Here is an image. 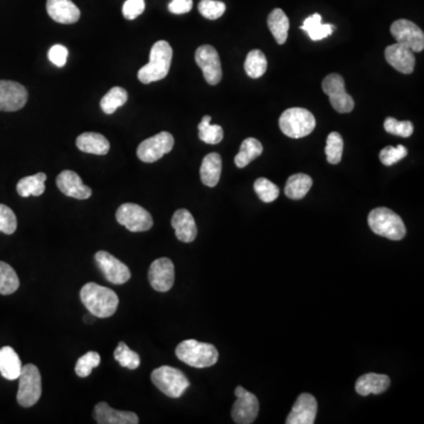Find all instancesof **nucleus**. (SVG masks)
<instances>
[{"label":"nucleus","mask_w":424,"mask_h":424,"mask_svg":"<svg viewBox=\"0 0 424 424\" xmlns=\"http://www.w3.org/2000/svg\"><path fill=\"white\" fill-rule=\"evenodd\" d=\"M68 55H69V50L64 45H53L48 51L50 62L57 68L65 66L66 62H68Z\"/></svg>","instance_id":"nucleus-45"},{"label":"nucleus","mask_w":424,"mask_h":424,"mask_svg":"<svg viewBox=\"0 0 424 424\" xmlns=\"http://www.w3.org/2000/svg\"><path fill=\"white\" fill-rule=\"evenodd\" d=\"M316 120L309 110L303 107H291L282 113L280 129L285 136L290 138L307 137L315 130Z\"/></svg>","instance_id":"nucleus-5"},{"label":"nucleus","mask_w":424,"mask_h":424,"mask_svg":"<svg viewBox=\"0 0 424 424\" xmlns=\"http://www.w3.org/2000/svg\"><path fill=\"white\" fill-rule=\"evenodd\" d=\"M317 415V401L310 393H301L287 418V424H314Z\"/></svg>","instance_id":"nucleus-17"},{"label":"nucleus","mask_w":424,"mask_h":424,"mask_svg":"<svg viewBox=\"0 0 424 424\" xmlns=\"http://www.w3.org/2000/svg\"><path fill=\"white\" fill-rule=\"evenodd\" d=\"M115 359L120 363V366L127 369H137L141 366V357L137 353H134L124 342H120L117 349L115 350Z\"/></svg>","instance_id":"nucleus-36"},{"label":"nucleus","mask_w":424,"mask_h":424,"mask_svg":"<svg viewBox=\"0 0 424 424\" xmlns=\"http://www.w3.org/2000/svg\"><path fill=\"white\" fill-rule=\"evenodd\" d=\"M235 393L237 401L233 404L231 411L233 421L237 424L253 423L260 413V402L257 397L243 387H237Z\"/></svg>","instance_id":"nucleus-12"},{"label":"nucleus","mask_w":424,"mask_h":424,"mask_svg":"<svg viewBox=\"0 0 424 424\" xmlns=\"http://www.w3.org/2000/svg\"><path fill=\"white\" fill-rule=\"evenodd\" d=\"M384 130L387 131L388 134L408 138L414 132V125L409 120L400 122L393 117H388L387 120H384Z\"/></svg>","instance_id":"nucleus-40"},{"label":"nucleus","mask_w":424,"mask_h":424,"mask_svg":"<svg viewBox=\"0 0 424 424\" xmlns=\"http://www.w3.org/2000/svg\"><path fill=\"white\" fill-rule=\"evenodd\" d=\"M226 4L217 0H202L198 5L199 14L209 21H216L226 12Z\"/></svg>","instance_id":"nucleus-41"},{"label":"nucleus","mask_w":424,"mask_h":424,"mask_svg":"<svg viewBox=\"0 0 424 424\" xmlns=\"http://www.w3.org/2000/svg\"><path fill=\"white\" fill-rule=\"evenodd\" d=\"M176 356L185 364L198 369L215 366L218 361V351L215 346L196 339H186L179 343L176 348Z\"/></svg>","instance_id":"nucleus-3"},{"label":"nucleus","mask_w":424,"mask_h":424,"mask_svg":"<svg viewBox=\"0 0 424 424\" xmlns=\"http://www.w3.org/2000/svg\"><path fill=\"white\" fill-rule=\"evenodd\" d=\"M253 189L256 191L257 196L260 197V201L264 203H272L278 198L280 196V189L277 185L274 184L272 181L267 178H258L253 184Z\"/></svg>","instance_id":"nucleus-38"},{"label":"nucleus","mask_w":424,"mask_h":424,"mask_svg":"<svg viewBox=\"0 0 424 424\" xmlns=\"http://www.w3.org/2000/svg\"><path fill=\"white\" fill-rule=\"evenodd\" d=\"M28 90L17 82L0 80V111L14 112L28 103Z\"/></svg>","instance_id":"nucleus-14"},{"label":"nucleus","mask_w":424,"mask_h":424,"mask_svg":"<svg viewBox=\"0 0 424 424\" xmlns=\"http://www.w3.org/2000/svg\"><path fill=\"white\" fill-rule=\"evenodd\" d=\"M145 10L144 0H127L123 5V16L127 21H134Z\"/></svg>","instance_id":"nucleus-44"},{"label":"nucleus","mask_w":424,"mask_h":424,"mask_svg":"<svg viewBox=\"0 0 424 424\" xmlns=\"http://www.w3.org/2000/svg\"><path fill=\"white\" fill-rule=\"evenodd\" d=\"M389 386L390 378L387 375L369 373L356 381L355 389L361 396H368L370 393L380 395L384 393Z\"/></svg>","instance_id":"nucleus-23"},{"label":"nucleus","mask_w":424,"mask_h":424,"mask_svg":"<svg viewBox=\"0 0 424 424\" xmlns=\"http://www.w3.org/2000/svg\"><path fill=\"white\" fill-rule=\"evenodd\" d=\"M343 147H344V142L339 132H332L329 134L327 145H325V154H327L328 163L334 165L339 164L342 159Z\"/></svg>","instance_id":"nucleus-37"},{"label":"nucleus","mask_w":424,"mask_h":424,"mask_svg":"<svg viewBox=\"0 0 424 424\" xmlns=\"http://www.w3.org/2000/svg\"><path fill=\"white\" fill-rule=\"evenodd\" d=\"M100 364V354L96 351H89L83 355L75 364V373L79 377H88L91 375L92 370Z\"/></svg>","instance_id":"nucleus-39"},{"label":"nucleus","mask_w":424,"mask_h":424,"mask_svg":"<svg viewBox=\"0 0 424 424\" xmlns=\"http://www.w3.org/2000/svg\"><path fill=\"white\" fill-rule=\"evenodd\" d=\"M408 149L403 145H397V147H386L380 152V161L386 166H391L396 164L397 161H402L404 157H407Z\"/></svg>","instance_id":"nucleus-42"},{"label":"nucleus","mask_w":424,"mask_h":424,"mask_svg":"<svg viewBox=\"0 0 424 424\" xmlns=\"http://www.w3.org/2000/svg\"><path fill=\"white\" fill-rule=\"evenodd\" d=\"M127 98L129 96H127V90L120 86H115L102 98L100 107L106 115H112L116 112V110L120 109V106L127 103Z\"/></svg>","instance_id":"nucleus-33"},{"label":"nucleus","mask_w":424,"mask_h":424,"mask_svg":"<svg viewBox=\"0 0 424 424\" xmlns=\"http://www.w3.org/2000/svg\"><path fill=\"white\" fill-rule=\"evenodd\" d=\"M46 175L44 172H38L36 175L21 178L18 181L17 192L21 197H30V196H41L45 191V181Z\"/></svg>","instance_id":"nucleus-30"},{"label":"nucleus","mask_w":424,"mask_h":424,"mask_svg":"<svg viewBox=\"0 0 424 424\" xmlns=\"http://www.w3.org/2000/svg\"><path fill=\"white\" fill-rule=\"evenodd\" d=\"M175 139L166 131L159 132L154 137L147 138L139 144L137 156L144 163H154L174 149Z\"/></svg>","instance_id":"nucleus-10"},{"label":"nucleus","mask_w":424,"mask_h":424,"mask_svg":"<svg viewBox=\"0 0 424 424\" xmlns=\"http://www.w3.org/2000/svg\"><path fill=\"white\" fill-rule=\"evenodd\" d=\"M19 285L21 282L14 267L0 260V295H12L18 290Z\"/></svg>","instance_id":"nucleus-34"},{"label":"nucleus","mask_w":424,"mask_h":424,"mask_svg":"<svg viewBox=\"0 0 424 424\" xmlns=\"http://www.w3.org/2000/svg\"><path fill=\"white\" fill-rule=\"evenodd\" d=\"M95 420L98 424H138L137 415L132 411L116 410L105 402H100L95 407Z\"/></svg>","instance_id":"nucleus-20"},{"label":"nucleus","mask_w":424,"mask_h":424,"mask_svg":"<svg viewBox=\"0 0 424 424\" xmlns=\"http://www.w3.org/2000/svg\"><path fill=\"white\" fill-rule=\"evenodd\" d=\"M312 186V179L310 176L305 174H296L287 179L284 192L287 198L298 201V199L304 198Z\"/></svg>","instance_id":"nucleus-29"},{"label":"nucleus","mask_w":424,"mask_h":424,"mask_svg":"<svg viewBox=\"0 0 424 424\" xmlns=\"http://www.w3.org/2000/svg\"><path fill=\"white\" fill-rule=\"evenodd\" d=\"M171 226L175 229L176 237L184 243H191L197 237L195 218L186 209H179L174 213Z\"/></svg>","instance_id":"nucleus-22"},{"label":"nucleus","mask_w":424,"mask_h":424,"mask_svg":"<svg viewBox=\"0 0 424 424\" xmlns=\"http://www.w3.org/2000/svg\"><path fill=\"white\" fill-rule=\"evenodd\" d=\"M322 89L329 96L332 107L339 113H349L355 107V100L346 91L344 78L339 73L327 75L322 83Z\"/></svg>","instance_id":"nucleus-9"},{"label":"nucleus","mask_w":424,"mask_h":424,"mask_svg":"<svg viewBox=\"0 0 424 424\" xmlns=\"http://www.w3.org/2000/svg\"><path fill=\"white\" fill-rule=\"evenodd\" d=\"M151 380L161 393L171 398H179L190 387V382L181 370L174 366H163L154 369Z\"/></svg>","instance_id":"nucleus-6"},{"label":"nucleus","mask_w":424,"mask_h":424,"mask_svg":"<svg viewBox=\"0 0 424 424\" xmlns=\"http://www.w3.org/2000/svg\"><path fill=\"white\" fill-rule=\"evenodd\" d=\"M75 145L79 150L85 154L104 156L110 151L109 141L104 137L103 134H97V132H84L77 138Z\"/></svg>","instance_id":"nucleus-24"},{"label":"nucleus","mask_w":424,"mask_h":424,"mask_svg":"<svg viewBox=\"0 0 424 424\" xmlns=\"http://www.w3.org/2000/svg\"><path fill=\"white\" fill-rule=\"evenodd\" d=\"M117 222L131 233H144L154 226L150 212L134 203H125L116 212Z\"/></svg>","instance_id":"nucleus-8"},{"label":"nucleus","mask_w":424,"mask_h":424,"mask_svg":"<svg viewBox=\"0 0 424 424\" xmlns=\"http://www.w3.org/2000/svg\"><path fill=\"white\" fill-rule=\"evenodd\" d=\"M192 6V0H171V3L169 4V11L174 14H184L190 12Z\"/></svg>","instance_id":"nucleus-46"},{"label":"nucleus","mask_w":424,"mask_h":424,"mask_svg":"<svg viewBox=\"0 0 424 424\" xmlns=\"http://www.w3.org/2000/svg\"><path fill=\"white\" fill-rule=\"evenodd\" d=\"M171 45L166 41H158L151 48L150 62L138 71V79L143 84H151L168 75L172 62Z\"/></svg>","instance_id":"nucleus-2"},{"label":"nucleus","mask_w":424,"mask_h":424,"mask_svg":"<svg viewBox=\"0 0 424 424\" xmlns=\"http://www.w3.org/2000/svg\"><path fill=\"white\" fill-rule=\"evenodd\" d=\"M386 59L389 63V65L393 66V69L404 73V75H410L415 69V55L414 52L410 48L404 46V45L396 43V44L389 45L384 52Z\"/></svg>","instance_id":"nucleus-18"},{"label":"nucleus","mask_w":424,"mask_h":424,"mask_svg":"<svg viewBox=\"0 0 424 424\" xmlns=\"http://www.w3.org/2000/svg\"><path fill=\"white\" fill-rule=\"evenodd\" d=\"M301 30L307 32L312 41H318L332 36L336 30V26L332 24H323L321 14H314L305 19Z\"/></svg>","instance_id":"nucleus-28"},{"label":"nucleus","mask_w":424,"mask_h":424,"mask_svg":"<svg viewBox=\"0 0 424 424\" xmlns=\"http://www.w3.org/2000/svg\"><path fill=\"white\" fill-rule=\"evenodd\" d=\"M196 63L202 70L204 78L210 85H217L222 80L223 72L218 52L211 45H202L197 48Z\"/></svg>","instance_id":"nucleus-13"},{"label":"nucleus","mask_w":424,"mask_h":424,"mask_svg":"<svg viewBox=\"0 0 424 424\" xmlns=\"http://www.w3.org/2000/svg\"><path fill=\"white\" fill-rule=\"evenodd\" d=\"M368 224L373 233L388 240H401L406 236V226L396 212L388 208H376L368 216Z\"/></svg>","instance_id":"nucleus-4"},{"label":"nucleus","mask_w":424,"mask_h":424,"mask_svg":"<svg viewBox=\"0 0 424 424\" xmlns=\"http://www.w3.org/2000/svg\"><path fill=\"white\" fill-rule=\"evenodd\" d=\"M149 282L156 291L170 290L175 283V265L172 260L166 257L154 260L149 269Z\"/></svg>","instance_id":"nucleus-16"},{"label":"nucleus","mask_w":424,"mask_h":424,"mask_svg":"<svg viewBox=\"0 0 424 424\" xmlns=\"http://www.w3.org/2000/svg\"><path fill=\"white\" fill-rule=\"evenodd\" d=\"M80 301L90 314L98 318L111 317L120 304L115 291L97 283H88L82 287Z\"/></svg>","instance_id":"nucleus-1"},{"label":"nucleus","mask_w":424,"mask_h":424,"mask_svg":"<svg viewBox=\"0 0 424 424\" xmlns=\"http://www.w3.org/2000/svg\"><path fill=\"white\" fill-rule=\"evenodd\" d=\"M210 122H211V117H203L202 122L198 125L199 139L204 143L216 145L223 141L224 131H223L222 127L213 125Z\"/></svg>","instance_id":"nucleus-35"},{"label":"nucleus","mask_w":424,"mask_h":424,"mask_svg":"<svg viewBox=\"0 0 424 424\" xmlns=\"http://www.w3.org/2000/svg\"><path fill=\"white\" fill-rule=\"evenodd\" d=\"M46 10L59 24H75L80 18V10L71 0H48Z\"/></svg>","instance_id":"nucleus-21"},{"label":"nucleus","mask_w":424,"mask_h":424,"mask_svg":"<svg viewBox=\"0 0 424 424\" xmlns=\"http://www.w3.org/2000/svg\"><path fill=\"white\" fill-rule=\"evenodd\" d=\"M201 181L203 184L215 188L218 184L221 174H222V158L218 154L212 152L206 154L201 165Z\"/></svg>","instance_id":"nucleus-25"},{"label":"nucleus","mask_w":424,"mask_h":424,"mask_svg":"<svg viewBox=\"0 0 424 424\" xmlns=\"http://www.w3.org/2000/svg\"><path fill=\"white\" fill-rule=\"evenodd\" d=\"M96 263L110 283L122 285L131 278V272L125 264L106 251L96 253Z\"/></svg>","instance_id":"nucleus-15"},{"label":"nucleus","mask_w":424,"mask_h":424,"mask_svg":"<svg viewBox=\"0 0 424 424\" xmlns=\"http://www.w3.org/2000/svg\"><path fill=\"white\" fill-rule=\"evenodd\" d=\"M263 152V147L256 138H247L240 145V152L235 157V164L237 168L243 169L251 161L260 157Z\"/></svg>","instance_id":"nucleus-31"},{"label":"nucleus","mask_w":424,"mask_h":424,"mask_svg":"<svg viewBox=\"0 0 424 424\" xmlns=\"http://www.w3.org/2000/svg\"><path fill=\"white\" fill-rule=\"evenodd\" d=\"M57 186L65 196L75 199H88L92 196V190L83 183L82 178L71 170L60 172L57 177Z\"/></svg>","instance_id":"nucleus-19"},{"label":"nucleus","mask_w":424,"mask_h":424,"mask_svg":"<svg viewBox=\"0 0 424 424\" xmlns=\"http://www.w3.org/2000/svg\"><path fill=\"white\" fill-rule=\"evenodd\" d=\"M391 36L400 44L410 48L413 52H422L424 48V33L413 21L398 19L390 28Z\"/></svg>","instance_id":"nucleus-11"},{"label":"nucleus","mask_w":424,"mask_h":424,"mask_svg":"<svg viewBox=\"0 0 424 424\" xmlns=\"http://www.w3.org/2000/svg\"><path fill=\"white\" fill-rule=\"evenodd\" d=\"M267 26L270 28L271 33L277 41V44L283 45L287 41L290 21L283 10L275 9L271 11L267 17Z\"/></svg>","instance_id":"nucleus-27"},{"label":"nucleus","mask_w":424,"mask_h":424,"mask_svg":"<svg viewBox=\"0 0 424 424\" xmlns=\"http://www.w3.org/2000/svg\"><path fill=\"white\" fill-rule=\"evenodd\" d=\"M17 230V217L9 206L0 204V233L12 235Z\"/></svg>","instance_id":"nucleus-43"},{"label":"nucleus","mask_w":424,"mask_h":424,"mask_svg":"<svg viewBox=\"0 0 424 424\" xmlns=\"http://www.w3.org/2000/svg\"><path fill=\"white\" fill-rule=\"evenodd\" d=\"M21 359L11 346H4L0 349V373L9 381L18 380L21 373Z\"/></svg>","instance_id":"nucleus-26"},{"label":"nucleus","mask_w":424,"mask_h":424,"mask_svg":"<svg viewBox=\"0 0 424 424\" xmlns=\"http://www.w3.org/2000/svg\"><path fill=\"white\" fill-rule=\"evenodd\" d=\"M267 57L260 50H253L248 53L244 63V70L250 78H260L267 72Z\"/></svg>","instance_id":"nucleus-32"},{"label":"nucleus","mask_w":424,"mask_h":424,"mask_svg":"<svg viewBox=\"0 0 424 424\" xmlns=\"http://www.w3.org/2000/svg\"><path fill=\"white\" fill-rule=\"evenodd\" d=\"M19 389L17 401L21 407L30 408L35 406L41 396V376L35 364H26L21 368L18 377Z\"/></svg>","instance_id":"nucleus-7"}]
</instances>
